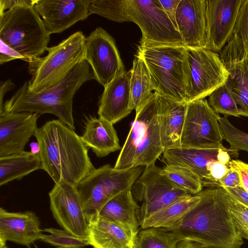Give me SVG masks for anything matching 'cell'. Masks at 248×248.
<instances>
[{
  "instance_id": "cell-1",
  "label": "cell",
  "mask_w": 248,
  "mask_h": 248,
  "mask_svg": "<svg viewBox=\"0 0 248 248\" xmlns=\"http://www.w3.org/2000/svg\"><path fill=\"white\" fill-rule=\"evenodd\" d=\"M200 194L199 202L167 229L179 242L192 241L212 248H240L243 238L232 221L230 195L222 187L207 188Z\"/></svg>"
},
{
  "instance_id": "cell-2",
  "label": "cell",
  "mask_w": 248,
  "mask_h": 248,
  "mask_svg": "<svg viewBox=\"0 0 248 248\" xmlns=\"http://www.w3.org/2000/svg\"><path fill=\"white\" fill-rule=\"evenodd\" d=\"M34 136L42 170L55 184L64 182L75 186L95 169L80 136L60 119L46 122Z\"/></svg>"
},
{
  "instance_id": "cell-3",
  "label": "cell",
  "mask_w": 248,
  "mask_h": 248,
  "mask_svg": "<svg viewBox=\"0 0 248 248\" xmlns=\"http://www.w3.org/2000/svg\"><path fill=\"white\" fill-rule=\"evenodd\" d=\"M92 79H94L93 73L90 64L84 60L61 83L48 90L37 93L31 92L28 89V81H25L4 103L2 110L39 115L51 114L75 130L73 115L74 95L84 83Z\"/></svg>"
},
{
  "instance_id": "cell-4",
  "label": "cell",
  "mask_w": 248,
  "mask_h": 248,
  "mask_svg": "<svg viewBox=\"0 0 248 248\" xmlns=\"http://www.w3.org/2000/svg\"><path fill=\"white\" fill-rule=\"evenodd\" d=\"M137 55L148 69L155 93L188 103L189 78L185 46L140 43Z\"/></svg>"
},
{
  "instance_id": "cell-5",
  "label": "cell",
  "mask_w": 248,
  "mask_h": 248,
  "mask_svg": "<svg viewBox=\"0 0 248 248\" xmlns=\"http://www.w3.org/2000/svg\"><path fill=\"white\" fill-rule=\"evenodd\" d=\"M164 150L160 133L158 97L154 92L149 100L136 113L114 168L125 169L150 166L155 164Z\"/></svg>"
},
{
  "instance_id": "cell-6",
  "label": "cell",
  "mask_w": 248,
  "mask_h": 248,
  "mask_svg": "<svg viewBox=\"0 0 248 248\" xmlns=\"http://www.w3.org/2000/svg\"><path fill=\"white\" fill-rule=\"evenodd\" d=\"M86 37L77 31L57 45L47 47V54L32 59L29 62L32 75L28 81L30 91L42 92L61 83L81 62L85 60Z\"/></svg>"
},
{
  "instance_id": "cell-7",
  "label": "cell",
  "mask_w": 248,
  "mask_h": 248,
  "mask_svg": "<svg viewBox=\"0 0 248 248\" xmlns=\"http://www.w3.org/2000/svg\"><path fill=\"white\" fill-rule=\"evenodd\" d=\"M42 19L32 6L19 5L0 14V40L26 62L41 57L50 40Z\"/></svg>"
},
{
  "instance_id": "cell-8",
  "label": "cell",
  "mask_w": 248,
  "mask_h": 248,
  "mask_svg": "<svg viewBox=\"0 0 248 248\" xmlns=\"http://www.w3.org/2000/svg\"><path fill=\"white\" fill-rule=\"evenodd\" d=\"M144 169L137 167L116 169L109 164L95 169L75 187L80 198L88 221L98 215L110 199L132 186Z\"/></svg>"
},
{
  "instance_id": "cell-9",
  "label": "cell",
  "mask_w": 248,
  "mask_h": 248,
  "mask_svg": "<svg viewBox=\"0 0 248 248\" xmlns=\"http://www.w3.org/2000/svg\"><path fill=\"white\" fill-rule=\"evenodd\" d=\"M155 164L145 167L132 188L135 200L141 205L138 213L140 223L145 218L184 197L192 195L161 173Z\"/></svg>"
},
{
  "instance_id": "cell-10",
  "label": "cell",
  "mask_w": 248,
  "mask_h": 248,
  "mask_svg": "<svg viewBox=\"0 0 248 248\" xmlns=\"http://www.w3.org/2000/svg\"><path fill=\"white\" fill-rule=\"evenodd\" d=\"M189 69L188 103L209 96L227 81L229 73L219 54L203 47H186Z\"/></svg>"
},
{
  "instance_id": "cell-11",
  "label": "cell",
  "mask_w": 248,
  "mask_h": 248,
  "mask_svg": "<svg viewBox=\"0 0 248 248\" xmlns=\"http://www.w3.org/2000/svg\"><path fill=\"white\" fill-rule=\"evenodd\" d=\"M127 2L130 21L138 25L142 32L140 43L184 46L179 31L157 0H127Z\"/></svg>"
},
{
  "instance_id": "cell-12",
  "label": "cell",
  "mask_w": 248,
  "mask_h": 248,
  "mask_svg": "<svg viewBox=\"0 0 248 248\" xmlns=\"http://www.w3.org/2000/svg\"><path fill=\"white\" fill-rule=\"evenodd\" d=\"M219 117L206 99L188 103L180 147L202 149L222 146Z\"/></svg>"
},
{
  "instance_id": "cell-13",
  "label": "cell",
  "mask_w": 248,
  "mask_h": 248,
  "mask_svg": "<svg viewBox=\"0 0 248 248\" xmlns=\"http://www.w3.org/2000/svg\"><path fill=\"white\" fill-rule=\"evenodd\" d=\"M85 60L104 88L125 71L114 38L100 27L86 37Z\"/></svg>"
},
{
  "instance_id": "cell-14",
  "label": "cell",
  "mask_w": 248,
  "mask_h": 248,
  "mask_svg": "<svg viewBox=\"0 0 248 248\" xmlns=\"http://www.w3.org/2000/svg\"><path fill=\"white\" fill-rule=\"evenodd\" d=\"M48 196L50 210L59 225L78 237L87 238L88 221L75 186L64 182L55 184Z\"/></svg>"
},
{
  "instance_id": "cell-15",
  "label": "cell",
  "mask_w": 248,
  "mask_h": 248,
  "mask_svg": "<svg viewBox=\"0 0 248 248\" xmlns=\"http://www.w3.org/2000/svg\"><path fill=\"white\" fill-rule=\"evenodd\" d=\"M219 54L229 73L226 82L234 95L240 116L248 117V53L241 40L232 34Z\"/></svg>"
},
{
  "instance_id": "cell-16",
  "label": "cell",
  "mask_w": 248,
  "mask_h": 248,
  "mask_svg": "<svg viewBox=\"0 0 248 248\" xmlns=\"http://www.w3.org/2000/svg\"><path fill=\"white\" fill-rule=\"evenodd\" d=\"M244 0H206L205 48L217 53L233 33Z\"/></svg>"
},
{
  "instance_id": "cell-17",
  "label": "cell",
  "mask_w": 248,
  "mask_h": 248,
  "mask_svg": "<svg viewBox=\"0 0 248 248\" xmlns=\"http://www.w3.org/2000/svg\"><path fill=\"white\" fill-rule=\"evenodd\" d=\"M40 115L0 111V157L19 154L38 128Z\"/></svg>"
},
{
  "instance_id": "cell-18",
  "label": "cell",
  "mask_w": 248,
  "mask_h": 248,
  "mask_svg": "<svg viewBox=\"0 0 248 248\" xmlns=\"http://www.w3.org/2000/svg\"><path fill=\"white\" fill-rule=\"evenodd\" d=\"M89 0H35L33 7L49 33H61L89 16Z\"/></svg>"
},
{
  "instance_id": "cell-19",
  "label": "cell",
  "mask_w": 248,
  "mask_h": 248,
  "mask_svg": "<svg viewBox=\"0 0 248 248\" xmlns=\"http://www.w3.org/2000/svg\"><path fill=\"white\" fill-rule=\"evenodd\" d=\"M206 6V0H181L178 5L177 29L186 47L205 48Z\"/></svg>"
},
{
  "instance_id": "cell-20",
  "label": "cell",
  "mask_w": 248,
  "mask_h": 248,
  "mask_svg": "<svg viewBox=\"0 0 248 248\" xmlns=\"http://www.w3.org/2000/svg\"><path fill=\"white\" fill-rule=\"evenodd\" d=\"M40 221L31 211L9 212L0 208V244L7 241L28 246L40 240L43 230Z\"/></svg>"
},
{
  "instance_id": "cell-21",
  "label": "cell",
  "mask_w": 248,
  "mask_h": 248,
  "mask_svg": "<svg viewBox=\"0 0 248 248\" xmlns=\"http://www.w3.org/2000/svg\"><path fill=\"white\" fill-rule=\"evenodd\" d=\"M130 102L129 74L125 71L104 88L98 103L99 117L114 124L131 112Z\"/></svg>"
},
{
  "instance_id": "cell-22",
  "label": "cell",
  "mask_w": 248,
  "mask_h": 248,
  "mask_svg": "<svg viewBox=\"0 0 248 248\" xmlns=\"http://www.w3.org/2000/svg\"><path fill=\"white\" fill-rule=\"evenodd\" d=\"M157 97L162 146L165 150L179 148L188 103L178 102L158 94Z\"/></svg>"
},
{
  "instance_id": "cell-23",
  "label": "cell",
  "mask_w": 248,
  "mask_h": 248,
  "mask_svg": "<svg viewBox=\"0 0 248 248\" xmlns=\"http://www.w3.org/2000/svg\"><path fill=\"white\" fill-rule=\"evenodd\" d=\"M225 148L222 145L210 148L168 149L164 151L162 160L166 165H174L190 170L199 176L203 185L208 177L209 164L213 161H219V153Z\"/></svg>"
},
{
  "instance_id": "cell-24",
  "label": "cell",
  "mask_w": 248,
  "mask_h": 248,
  "mask_svg": "<svg viewBox=\"0 0 248 248\" xmlns=\"http://www.w3.org/2000/svg\"><path fill=\"white\" fill-rule=\"evenodd\" d=\"M87 238L94 248H134V239L125 228L99 215L89 221Z\"/></svg>"
},
{
  "instance_id": "cell-25",
  "label": "cell",
  "mask_w": 248,
  "mask_h": 248,
  "mask_svg": "<svg viewBox=\"0 0 248 248\" xmlns=\"http://www.w3.org/2000/svg\"><path fill=\"white\" fill-rule=\"evenodd\" d=\"M80 138L98 157L106 156L122 149L113 124L100 117L87 118Z\"/></svg>"
},
{
  "instance_id": "cell-26",
  "label": "cell",
  "mask_w": 248,
  "mask_h": 248,
  "mask_svg": "<svg viewBox=\"0 0 248 248\" xmlns=\"http://www.w3.org/2000/svg\"><path fill=\"white\" fill-rule=\"evenodd\" d=\"M140 208L133 197L132 189H127L108 201L102 207L98 215L121 225L135 240L140 231L138 219Z\"/></svg>"
},
{
  "instance_id": "cell-27",
  "label": "cell",
  "mask_w": 248,
  "mask_h": 248,
  "mask_svg": "<svg viewBox=\"0 0 248 248\" xmlns=\"http://www.w3.org/2000/svg\"><path fill=\"white\" fill-rule=\"evenodd\" d=\"M42 170L40 155L31 151L0 157V186L24 176L38 170Z\"/></svg>"
},
{
  "instance_id": "cell-28",
  "label": "cell",
  "mask_w": 248,
  "mask_h": 248,
  "mask_svg": "<svg viewBox=\"0 0 248 248\" xmlns=\"http://www.w3.org/2000/svg\"><path fill=\"white\" fill-rule=\"evenodd\" d=\"M200 199V193L182 198L144 219L140 224V228H170L177 223Z\"/></svg>"
},
{
  "instance_id": "cell-29",
  "label": "cell",
  "mask_w": 248,
  "mask_h": 248,
  "mask_svg": "<svg viewBox=\"0 0 248 248\" xmlns=\"http://www.w3.org/2000/svg\"><path fill=\"white\" fill-rule=\"evenodd\" d=\"M131 92L130 108L139 112L149 100L154 92L148 69L144 61L137 54L132 67L128 71Z\"/></svg>"
},
{
  "instance_id": "cell-30",
  "label": "cell",
  "mask_w": 248,
  "mask_h": 248,
  "mask_svg": "<svg viewBox=\"0 0 248 248\" xmlns=\"http://www.w3.org/2000/svg\"><path fill=\"white\" fill-rule=\"evenodd\" d=\"M179 242L165 228L141 229L134 243V248H177Z\"/></svg>"
},
{
  "instance_id": "cell-31",
  "label": "cell",
  "mask_w": 248,
  "mask_h": 248,
  "mask_svg": "<svg viewBox=\"0 0 248 248\" xmlns=\"http://www.w3.org/2000/svg\"><path fill=\"white\" fill-rule=\"evenodd\" d=\"M89 14H97L117 22L130 21L127 0H89Z\"/></svg>"
},
{
  "instance_id": "cell-32",
  "label": "cell",
  "mask_w": 248,
  "mask_h": 248,
  "mask_svg": "<svg viewBox=\"0 0 248 248\" xmlns=\"http://www.w3.org/2000/svg\"><path fill=\"white\" fill-rule=\"evenodd\" d=\"M161 173L173 183L191 194H197L203 187L201 178L190 170L174 165H166Z\"/></svg>"
},
{
  "instance_id": "cell-33",
  "label": "cell",
  "mask_w": 248,
  "mask_h": 248,
  "mask_svg": "<svg viewBox=\"0 0 248 248\" xmlns=\"http://www.w3.org/2000/svg\"><path fill=\"white\" fill-rule=\"evenodd\" d=\"M208 96V103L216 113L226 116H240L239 108L234 95L226 82L215 90Z\"/></svg>"
},
{
  "instance_id": "cell-34",
  "label": "cell",
  "mask_w": 248,
  "mask_h": 248,
  "mask_svg": "<svg viewBox=\"0 0 248 248\" xmlns=\"http://www.w3.org/2000/svg\"><path fill=\"white\" fill-rule=\"evenodd\" d=\"M43 231L49 234H42L40 240L57 248H83L90 245L87 238L78 237L63 229L46 228Z\"/></svg>"
},
{
  "instance_id": "cell-35",
  "label": "cell",
  "mask_w": 248,
  "mask_h": 248,
  "mask_svg": "<svg viewBox=\"0 0 248 248\" xmlns=\"http://www.w3.org/2000/svg\"><path fill=\"white\" fill-rule=\"evenodd\" d=\"M218 123L223 139L230 145L229 149L236 154L240 150L248 152V133L233 126L227 116H220Z\"/></svg>"
},
{
  "instance_id": "cell-36",
  "label": "cell",
  "mask_w": 248,
  "mask_h": 248,
  "mask_svg": "<svg viewBox=\"0 0 248 248\" xmlns=\"http://www.w3.org/2000/svg\"><path fill=\"white\" fill-rule=\"evenodd\" d=\"M230 211L237 232L242 238L248 240V207L231 197Z\"/></svg>"
},
{
  "instance_id": "cell-37",
  "label": "cell",
  "mask_w": 248,
  "mask_h": 248,
  "mask_svg": "<svg viewBox=\"0 0 248 248\" xmlns=\"http://www.w3.org/2000/svg\"><path fill=\"white\" fill-rule=\"evenodd\" d=\"M232 34L241 40L248 53V0H244L241 5Z\"/></svg>"
},
{
  "instance_id": "cell-38",
  "label": "cell",
  "mask_w": 248,
  "mask_h": 248,
  "mask_svg": "<svg viewBox=\"0 0 248 248\" xmlns=\"http://www.w3.org/2000/svg\"><path fill=\"white\" fill-rule=\"evenodd\" d=\"M241 186L239 173L234 169L229 167L227 173L218 181L217 187H235Z\"/></svg>"
},
{
  "instance_id": "cell-39",
  "label": "cell",
  "mask_w": 248,
  "mask_h": 248,
  "mask_svg": "<svg viewBox=\"0 0 248 248\" xmlns=\"http://www.w3.org/2000/svg\"><path fill=\"white\" fill-rule=\"evenodd\" d=\"M229 166L238 171L241 186L248 192V164L240 160L232 159L230 161Z\"/></svg>"
},
{
  "instance_id": "cell-40",
  "label": "cell",
  "mask_w": 248,
  "mask_h": 248,
  "mask_svg": "<svg viewBox=\"0 0 248 248\" xmlns=\"http://www.w3.org/2000/svg\"><path fill=\"white\" fill-rule=\"evenodd\" d=\"M157 1L174 26L177 29L176 14L178 5L181 0H157Z\"/></svg>"
},
{
  "instance_id": "cell-41",
  "label": "cell",
  "mask_w": 248,
  "mask_h": 248,
  "mask_svg": "<svg viewBox=\"0 0 248 248\" xmlns=\"http://www.w3.org/2000/svg\"><path fill=\"white\" fill-rule=\"evenodd\" d=\"M0 63L4 64L16 59L22 60L25 61L24 58L13 49L0 41Z\"/></svg>"
},
{
  "instance_id": "cell-42",
  "label": "cell",
  "mask_w": 248,
  "mask_h": 248,
  "mask_svg": "<svg viewBox=\"0 0 248 248\" xmlns=\"http://www.w3.org/2000/svg\"><path fill=\"white\" fill-rule=\"evenodd\" d=\"M230 196L238 202L248 207V192L241 186L223 188Z\"/></svg>"
},
{
  "instance_id": "cell-43",
  "label": "cell",
  "mask_w": 248,
  "mask_h": 248,
  "mask_svg": "<svg viewBox=\"0 0 248 248\" xmlns=\"http://www.w3.org/2000/svg\"><path fill=\"white\" fill-rule=\"evenodd\" d=\"M35 0H0V14L19 5L33 6Z\"/></svg>"
},
{
  "instance_id": "cell-44",
  "label": "cell",
  "mask_w": 248,
  "mask_h": 248,
  "mask_svg": "<svg viewBox=\"0 0 248 248\" xmlns=\"http://www.w3.org/2000/svg\"><path fill=\"white\" fill-rule=\"evenodd\" d=\"M15 87V85L10 79L4 81H1L0 84V111L2 110L3 106V99L6 93Z\"/></svg>"
},
{
  "instance_id": "cell-45",
  "label": "cell",
  "mask_w": 248,
  "mask_h": 248,
  "mask_svg": "<svg viewBox=\"0 0 248 248\" xmlns=\"http://www.w3.org/2000/svg\"><path fill=\"white\" fill-rule=\"evenodd\" d=\"M177 248H212L202 244L188 241H183L180 242Z\"/></svg>"
},
{
  "instance_id": "cell-46",
  "label": "cell",
  "mask_w": 248,
  "mask_h": 248,
  "mask_svg": "<svg viewBox=\"0 0 248 248\" xmlns=\"http://www.w3.org/2000/svg\"><path fill=\"white\" fill-rule=\"evenodd\" d=\"M0 248H8L5 244H0Z\"/></svg>"
},
{
  "instance_id": "cell-47",
  "label": "cell",
  "mask_w": 248,
  "mask_h": 248,
  "mask_svg": "<svg viewBox=\"0 0 248 248\" xmlns=\"http://www.w3.org/2000/svg\"></svg>"
}]
</instances>
